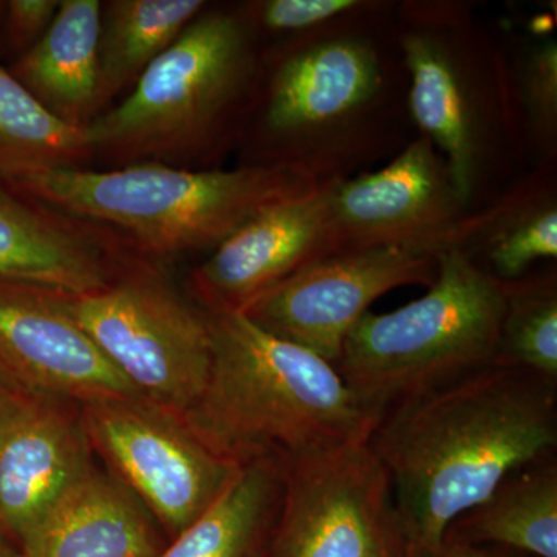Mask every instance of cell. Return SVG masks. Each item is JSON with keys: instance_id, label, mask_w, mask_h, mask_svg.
<instances>
[{"instance_id": "obj_20", "label": "cell", "mask_w": 557, "mask_h": 557, "mask_svg": "<svg viewBox=\"0 0 557 557\" xmlns=\"http://www.w3.org/2000/svg\"><path fill=\"white\" fill-rule=\"evenodd\" d=\"M282 491L277 460L244 465L218 500L157 557H265Z\"/></svg>"}, {"instance_id": "obj_4", "label": "cell", "mask_w": 557, "mask_h": 557, "mask_svg": "<svg viewBox=\"0 0 557 557\" xmlns=\"http://www.w3.org/2000/svg\"><path fill=\"white\" fill-rule=\"evenodd\" d=\"M504 311V282L465 249H445L426 295L388 313L368 311L335 368L366 405L384 413L493 364Z\"/></svg>"}, {"instance_id": "obj_15", "label": "cell", "mask_w": 557, "mask_h": 557, "mask_svg": "<svg viewBox=\"0 0 557 557\" xmlns=\"http://www.w3.org/2000/svg\"><path fill=\"white\" fill-rule=\"evenodd\" d=\"M81 418L64 401L21 395L0 423V533L20 541L91 467Z\"/></svg>"}, {"instance_id": "obj_19", "label": "cell", "mask_w": 557, "mask_h": 557, "mask_svg": "<svg viewBox=\"0 0 557 557\" xmlns=\"http://www.w3.org/2000/svg\"><path fill=\"white\" fill-rule=\"evenodd\" d=\"M446 539L557 557L556 456L509 474L485 500L450 523Z\"/></svg>"}, {"instance_id": "obj_2", "label": "cell", "mask_w": 557, "mask_h": 557, "mask_svg": "<svg viewBox=\"0 0 557 557\" xmlns=\"http://www.w3.org/2000/svg\"><path fill=\"white\" fill-rule=\"evenodd\" d=\"M211 372L183 416L186 426L237 467L369 442L383 412L313 351L244 313H208Z\"/></svg>"}, {"instance_id": "obj_12", "label": "cell", "mask_w": 557, "mask_h": 557, "mask_svg": "<svg viewBox=\"0 0 557 557\" xmlns=\"http://www.w3.org/2000/svg\"><path fill=\"white\" fill-rule=\"evenodd\" d=\"M336 252L386 245L457 247L471 211L429 139L408 143L387 166L330 185Z\"/></svg>"}, {"instance_id": "obj_13", "label": "cell", "mask_w": 557, "mask_h": 557, "mask_svg": "<svg viewBox=\"0 0 557 557\" xmlns=\"http://www.w3.org/2000/svg\"><path fill=\"white\" fill-rule=\"evenodd\" d=\"M0 375L20 394L83 406L143 398L87 335L69 296L17 282L0 281Z\"/></svg>"}, {"instance_id": "obj_21", "label": "cell", "mask_w": 557, "mask_h": 557, "mask_svg": "<svg viewBox=\"0 0 557 557\" xmlns=\"http://www.w3.org/2000/svg\"><path fill=\"white\" fill-rule=\"evenodd\" d=\"M458 248L485 256L487 273L511 282L557 258V201L552 180L528 178L498 203L469 215Z\"/></svg>"}, {"instance_id": "obj_17", "label": "cell", "mask_w": 557, "mask_h": 557, "mask_svg": "<svg viewBox=\"0 0 557 557\" xmlns=\"http://www.w3.org/2000/svg\"><path fill=\"white\" fill-rule=\"evenodd\" d=\"M0 281L76 298L112 284L101 240L0 189Z\"/></svg>"}, {"instance_id": "obj_1", "label": "cell", "mask_w": 557, "mask_h": 557, "mask_svg": "<svg viewBox=\"0 0 557 557\" xmlns=\"http://www.w3.org/2000/svg\"><path fill=\"white\" fill-rule=\"evenodd\" d=\"M369 446L391 475L410 556L438 557L454 520L555 456L557 383L493 362L384 410Z\"/></svg>"}, {"instance_id": "obj_14", "label": "cell", "mask_w": 557, "mask_h": 557, "mask_svg": "<svg viewBox=\"0 0 557 557\" xmlns=\"http://www.w3.org/2000/svg\"><path fill=\"white\" fill-rule=\"evenodd\" d=\"M333 180L263 209L194 271L193 287L208 313H244L304 267L336 255L329 215Z\"/></svg>"}, {"instance_id": "obj_27", "label": "cell", "mask_w": 557, "mask_h": 557, "mask_svg": "<svg viewBox=\"0 0 557 557\" xmlns=\"http://www.w3.org/2000/svg\"><path fill=\"white\" fill-rule=\"evenodd\" d=\"M60 3L58 0H10L3 3L11 42L21 49L35 46L49 30Z\"/></svg>"}, {"instance_id": "obj_29", "label": "cell", "mask_w": 557, "mask_h": 557, "mask_svg": "<svg viewBox=\"0 0 557 557\" xmlns=\"http://www.w3.org/2000/svg\"><path fill=\"white\" fill-rule=\"evenodd\" d=\"M21 395L16 388L11 387L3 380V376L0 375V423H2L3 418L9 416L10 410L16 406V403L20 401Z\"/></svg>"}, {"instance_id": "obj_16", "label": "cell", "mask_w": 557, "mask_h": 557, "mask_svg": "<svg viewBox=\"0 0 557 557\" xmlns=\"http://www.w3.org/2000/svg\"><path fill=\"white\" fill-rule=\"evenodd\" d=\"M166 545L129 487L95 468L17 541L21 557H157Z\"/></svg>"}, {"instance_id": "obj_30", "label": "cell", "mask_w": 557, "mask_h": 557, "mask_svg": "<svg viewBox=\"0 0 557 557\" xmlns=\"http://www.w3.org/2000/svg\"><path fill=\"white\" fill-rule=\"evenodd\" d=\"M0 557H21L20 548L11 544L10 537L0 533Z\"/></svg>"}, {"instance_id": "obj_6", "label": "cell", "mask_w": 557, "mask_h": 557, "mask_svg": "<svg viewBox=\"0 0 557 557\" xmlns=\"http://www.w3.org/2000/svg\"><path fill=\"white\" fill-rule=\"evenodd\" d=\"M372 20L296 39L277 58L260 115L274 164L329 182L372 148L391 106V70L362 27Z\"/></svg>"}, {"instance_id": "obj_26", "label": "cell", "mask_w": 557, "mask_h": 557, "mask_svg": "<svg viewBox=\"0 0 557 557\" xmlns=\"http://www.w3.org/2000/svg\"><path fill=\"white\" fill-rule=\"evenodd\" d=\"M519 101L525 112L531 141L552 161L557 141V44H534L523 58L519 73Z\"/></svg>"}, {"instance_id": "obj_5", "label": "cell", "mask_w": 557, "mask_h": 557, "mask_svg": "<svg viewBox=\"0 0 557 557\" xmlns=\"http://www.w3.org/2000/svg\"><path fill=\"white\" fill-rule=\"evenodd\" d=\"M258 76L245 14L203 11L145 70L129 95L84 127L91 153L163 163L218 137Z\"/></svg>"}, {"instance_id": "obj_31", "label": "cell", "mask_w": 557, "mask_h": 557, "mask_svg": "<svg viewBox=\"0 0 557 557\" xmlns=\"http://www.w3.org/2000/svg\"><path fill=\"white\" fill-rule=\"evenodd\" d=\"M3 13V2H0V14Z\"/></svg>"}, {"instance_id": "obj_18", "label": "cell", "mask_w": 557, "mask_h": 557, "mask_svg": "<svg viewBox=\"0 0 557 557\" xmlns=\"http://www.w3.org/2000/svg\"><path fill=\"white\" fill-rule=\"evenodd\" d=\"M98 0H64L13 76L54 116L84 129L98 115Z\"/></svg>"}, {"instance_id": "obj_25", "label": "cell", "mask_w": 557, "mask_h": 557, "mask_svg": "<svg viewBox=\"0 0 557 557\" xmlns=\"http://www.w3.org/2000/svg\"><path fill=\"white\" fill-rule=\"evenodd\" d=\"M384 3L364 0H265L252 3L245 14L251 27L310 38L379 16Z\"/></svg>"}, {"instance_id": "obj_28", "label": "cell", "mask_w": 557, "mask_h": 557, "mask_svg": "<svg viewBox=\"0 0 557 557\" xmlns=\"http://www.w3.org/2000/svg\"><path fill=\"white\" fill-rule=\"evenodd\" d=\"M516 553L518 552L508 548L461 544V542L446 539L438 557H518Z\"/></svg>"}, {"instance_id": "obj_22", "label": "cell", "mask_w": 557, "mask_h": 557, "mask_svg": "<svg viewBox=\"0 0 557 557\" xmlns=\"http://www.w3.org/2000/svg\"><path fill=\"white\" fill-rule=\"evenodd\" d=\"M207 9L203 0H112L101 10L98 115ZM97 115V116H98Z\"/></svg>"}, {"instance_id": "obj_10", "label": "cell", "mask_w": 557, "mask_h": 557, "mask_svg": "<svg viewBox=\"0 0 557 557\" xmlns=\"http://www.w3.org/2000/svg\"><path fill=\"white\" fill-rule=\"evenodd\" d=\"M81 421L90 445L171 541L218 500L240 469L207 448L182 417L143 398L89 403Z\"/></svg>"}, {"instance_id": "obj_8", "label": "cell", "mask_w": 557, "mask_h": 557, "mask_svg": "<svg viewBox=\"0 0 557 557\" xmlns=\"http://www.w3.org/2000/svg\"><path fill=\"white\" fill-rule=\"evenodd\" d=\"M278 463L284 491L265 557H412L391 475L369 442Z\"/></svg>"}, {"instance_id": "obj_11", "label": "cell", "mask_w": 557, "mask_h": 557, "mask_svg": "<svg viewBox=\"0 0 557 557\" xmlns=\"http://www.w3.org/2000/svg\"><path fill=\"white\" fill-rule=\"evenodd\" d=\"M440 252L428 245L336 252L304 267L244 314L335 366L348 333L376 299L408 285L431 287Z\"/></svg>"}, {"instance_id": "obj_3", "label": "cell", "mask_w": 557, "mask_h": 557, "mask_svg": "<svg viewBox=\"0 0 557 557\" xmlns=\"http://www.w3.org/2000/svg\"><path fill=\"white\" fill-rule=\"evenodd\" d=\"M324 183L284 164L189 171L134 163L110 171L64 168L14 188L58 211L123 230L150 255L175 256L215 249L263 209Z\"/></svg>"}, {"instance_id": "obj_9", "label": "cell", "mask_w": 557, "mask_h": 557, "mask_svg": "<svg viewBox=\"0 0 557 557\" xmlns=\"http://www.w3.org/2000/svg\"><path fill=\"white\" fill-rule=\"evenodd\" d=\"M69 304L87 335L146 401L182 418L196 405L211 372L207 313L145 276L113 281Z\"/></svg>"}, {"instance_id": "obj_7", "label": "cell", "mask_w": 557, "mask_h": 557, "mask_svg": "<svg viewBox=\"0 0 557 557\" xmlns=\"http://www.w3.org/2000/svg\"><path fill=\"white\" fill-rule=\"evenodd\" d=\"M399 49L408 72V108L421 137L448 166L471 211L490 159L502 69L490 75L461 7H405Z\"/></svg>"}, {"instance_id": "obj_23", "label": "cell", "mask_w": 557, "mask_h": 557, "mask_svg": "<svg viewBox=\"0 0 557 557\" xmlns=\"http://www.w3.org/2000/svg\"><path fill=\"white\" fill-rule=\"evenodd\" d=\"M91 156L84 129L54 116L0 65V178L14 186L44 172L84 168Z\"/></svg>"}, {"instance_id": "obj_24", "label": "cell", "mask_w": 557, "mask_h": 557, "mask_svg": "<svg viewBox=\"0 0 557 557\" xmlns=\"http://www.w3.org/2000/svg\"><path fill=\"white\" fill-rule=\"evenodd\" d=\"M504 285L505 311L494 362L557 383L556 274L523 276Z\"/></svg>"}]
</instances>
